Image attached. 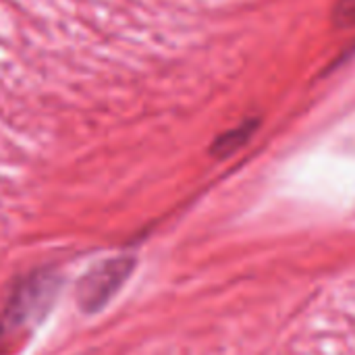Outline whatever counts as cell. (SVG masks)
<instances>
[{
	"label": "cell",
	"mask_w": 355,
	"mask_h": 355,
	"mask_svg": "<svg viewBox=\"0 0 355 355\" xmlns=\"http://www.w3.org/2000/svg\"><path fill=\"white\" fill-rule=\"evenodd\" d=\"M252 129H254L252 125H243V127H237V129H233V131L220 135V137L214 141L212 152L218 154V156H227V154L235 152V150H237L239 146H243L245 139L252 135Z\"/></svg>",
	"instance_id": "cell-3"
},
{
	"label": "cell",
	"mask_w": 355,
	"mask_h": 355,
	"mask_svg": "<svg viewBox=\"0 0 355 355\" xmlns=\"http://www.w3.org/2000/svg\"><path fill=\"white\" fill-rule=\"evenodd\" d=\"M135 262L131 258H112L94 266L77 285V304L85 312H96L119 291L131 275Z\"/></svg>",
	"instance_id": "cell-2"
},
{
	"label": "cell",
	"mask_w": 355,
	"mask_h": 355,
	"mask_svg": "<svg viewBox=\"0 0 355 355\" xmlns=\"http://www.w3.org/2000/svg\"><path fill=\"white\" fill-rule=\"evenodd\" d=\"M54 291L52 283L48 285V279L44 277H31L27 285L19 287L0 318V343L12 341V337L19 335L37 312L44 314L50 304V293Z\"/></svg>",
	"instance_id": "cell-1"
}]
</instances>
